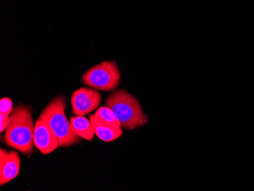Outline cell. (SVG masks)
I'll list each match as a JSON object with an SVG mask.
<instances>
[{"mask_svg":"<svg viewBox=\"0 0 254 191\" xmlns=\"http://www.w3.org/2000/svg\"><path fill=\"white\" fill-rule=\"evenodd\" d=\"M34 125L29 108L19 105L9 115L5 142L9 147L29 154L34 148Z\"/></svg>","mask_w":254,"mask_h":191,"instance_id":"1","label":"cell"},{"mask_svg":"<svg viewBox=\"0 0 254 191\" xmlns=\"http://www.w3.org/2000/svg\"><path fill=\"white\" fill-rule=\"evenodd\" d=\"M105 105L116 115L124 129H135L148 122V117L144 114L137 98L126 90H118L108 95Z\"/></svg>","mask_w":254,"mask_h":191,"instance_id":"2","label":"cell"},{"mask_svg":"<svg viewBox=\"0 0 254 191\" xmlns=\"http://www.w3.org/2000/svg\"><path fill=\"white\" fill-rule=\"evenodd\" d=\"M65 107V97L60 95L53 99L39 115V119L47 123L55 132L59 139L60 147H68L81 140V137L74 132L71 123L67 120Z\"/></svg>","mask_w":254,"mask_h":191,"instance_id":"3","label":"cell"},{"mask_svg":"<svg viewBox=\"0 0 254 191\" xmlns=\"http://www.w3.org/2000/svg\"><path fill=\"white\" fill-rule=\"evenodd\" d=\"M121 74L114 61H104L94 65L82 75L84 85L105 92L116 89L121 83Z\"/></svg>","mask_w":254,"mask_h":191,"instance_id":"4","label":"cell"},{"mask_svg":"<svg viewBox=\"0 0 254 191\" xmlns=\"http://www.w3.org/2000/svg\"><path fill=\"white\" fill-rule=\"evenodd\" d=\"M101 102L100 92L88 88L75 90L71 98L72 111L76 116H85L95 111L101 105Z\"/></svg>","mask_w":254,"mask_h":191,"instance_id":"5","label":"cell"},{"mask_svg":"<svg viewBox=\"0 0 254 191\" xmlns=\"http://www.w3.org/2000/svg\"><path fill=\"white\" fill-rule=\"evenodd\" d=\"M34 145L44 155L54 152L59 146V139L51 127L38 119L34 126Z\"/></svg>","mask_w":254,"mask_h":191,"instance_id":"6","label":"cell"},{"mask_svg":"<svg viewBox=\"0 0 254 191\" xmlns=\"http://www.w3.org/2000/svg\"><path fill=\"white\" fill-rule=\"evenodd\" d=\"M20 157L15 151L7 152L1 149L0 153V185H5L16 178L20 171Z\"/></svg>","mask_w":254,"mask_h":191,"instance_id":"7","label":"cell"},{"mask_svg":"<svg viewBox=\"0 0 254 191\" xmlns=\"http://www.w3.org/2000/svg\"><path fill=\"white\" fill-rule=\"evenodd\" d=\"M89 121L95 130V135L104 142H112L122 136L121 127L106 125L95 115H90Z\"/></svg>","mask_w":254,"mask_h":191,"instance_id":"8","label":"cell"},{"mask_svg":"<svg viewBox=\"0 0 254 191\" xmlns=\"http://www.w3.org/2000/svg\"><path fill=\"white\" fill-rule=\"evenodd\" d=\"M71 125L74 132L81 138L88 141L93 140L95 132L90 121L84 116L71 117Z\"/></svg>","mask_w":254,"mask_h":191,"instance_id":"9","label":"cell"},{"mask_svg":"<svg viewBox=\"0 0 254 191\" xmlns=\"http://www.w3.org/2000/svg\"><path fill=\"white\" fill-rule=\"evenodd\" d=\"M95 115L106 125L115 127H121V123L118 121L116 115H114V112L108 107H101L98 108Z\"/></svg>","mask_w":254,"mask_h":191,"instance_id":"10","label":"cell"},{"mask_svg":"<svg viewBox=\"0 0 254 191\" xmlns=\"http://www.w3.org/2000/svg\"><path fill=\"white\" fill-rule=\"evenodd\" d=\"M0 112L5 115H9L11 111L13 110L12 108V102L9 98H2L0 101Z\"/></svg>","mask_w":254,"mask_h":191,"instance_id":"11","label":"cell"},{"mask_svg":"<svg viewBox=\"0 0 254 191\" xmlns=\"http://www.w3.org/2000/svg\"><path fill=\"white\" fill-rule=\"evenodd\" d=\"M8 119H9V115H3V114H0V131L3 132L4 130L6 129L8 127Z\"/></svg>","mask_w":254,"mask_h":191,"instance_id":"12","label":"cell"}]
</instances>
